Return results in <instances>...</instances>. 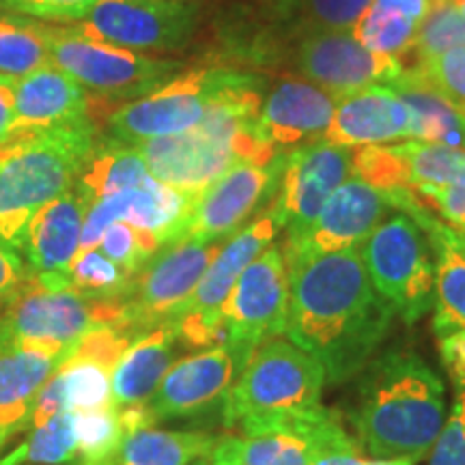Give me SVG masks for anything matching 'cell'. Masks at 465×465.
Returning a JSON list of instances; mask_svg holds the SVG:
<instances>
[{
  "instance_id": "d590c367",
  "label": "cell",
  "mask_w": 465,
  "mask_h": 465,
  "mask_svg": "<svg viewBox=\"0 0 465 465\" xmlns=\"http://www.w3.org/2000/svg\"><path fill=\"white\" fill-rule=\"evenodd\" d=\"M58 373L63 375L67 411H89L113 405V371L106 366L69 356Z\"/></svg>"
},
{
  "instance_id": "f5cc1de1",
  "label": "cell",
  "mask_w": 465,
  "mask_h": 465,
  "mask_svg": "<svg viewBox=\"0 0 465 465\" xmlns=\"http://www.w3.org/2000/svg\"><path fill=\"white\" fill-rule=\"evenodd\" d=\"M457 231H461L463 232V235H465V224H461V226H459V229Z\"/></svg>"
},
{
  "instance_id": "7a4b0ae2",
  "label": "cell",
  "mask_w": 465,
  "mask_h": 465,
  "mask_svg": "<svg viewBox=\"0 0 465 465\" xmlns=\"http://www.w3.org/2000/svg\"><path fill=\"white\" fill-rule=\"evenodd\" d=\"M349 420L360 444L380 459L414 457L433 449L446 420L444 383L420 356L388 351L364 366Z\"/></svg>"
},
{
  "instance_id": "e575fe53",
  "label": "cell",
  "mask_w": 465,
  "mask_h": 465,
  "mask_svg": "<svg viewBox=\"0 0 465 465\" xmlns=\"http://www.w3.org/2000/svg\"><path fill=\"white\" fill-rule=\"evenodd\" d=\"M418 25L401 11L375 0L371 9L360 17L351 35L364 48L380 54H401L414 45Z\"/></svg>"
},
{
  "instance_id": "9a60e30c",
  "label": "cell",
  "mask_w": 465,
  "mask_h": 465,
  "mask_svg": "<svg viewBox=\"0 0 465 465\" xmlns=\"http://www.w3.org/2000/svg\"><path fill=\"white\" fill-rule=\"evenodd\" d=\"M287 153L270 164L237 162L213 179L194 199L183 235L201 242H224L252 216L270 196H276Z\"/></svg>"
},
{
  "instance_id": "816d5d0a",
  "label": "cell",
  "mask_w": 465,
  "mask_h": 465,
  "mask_svg": "<svg viewBox=\"0 0 465 465\" xmlns=\"http://www.w3.org/2000/svg\"><path fill=\"white\" fill-rule=\"evenodd\" d=\"M416 459L414 457H392V459H381V461L375 463H362V465H414Z\"/></svg>"
},
{
  "instance_id": "5b68a950",
  "label": "cell",
  "mask_w": 465,
  "mask_h": 465,
  "mask_svg": "<svg viewBox=\"0 0 465 465\" xmlns=\"http://www.w3.org/2000/svg\"><path fill=\"white\" fill-rule=\"evenodd\" d=\"M328 375L315 358L289 341H272L252 353L223 401L226 427L306 414L322 407Z\"/></svg>"
},
{
  "instance_id": "d4e9b609",
  "label": "cell",
  "mask_w": 465,
  "mask_h": 465,
  "mask_svg": "<svg viewBox=\"0 0 465 465\" xmlns=\"http://www.w3.org/2000/svg\"><path fill=\"white\" fill-rule=\"evenodd\" d=\"M401 212L416 220L433 246L435 261V317L433 330L444 336L465 330V235L440 223L424 209L416 194L403 203Z\"/></svg>"
},
{
  "instance_id": "30bf717a",
  "label": "cell",
  "mask_w": 465,
  "mask_h": 465,
  "mask_svg": "<svg viewBox=\"0 0 465 465\" xmlns=\"http://www.w3.org/2000/svg\"><path fill=\"white\" fill-rule=\"evenodd\" d=\"M224 72L223 67L192 69L173 75L147 95L124 104L108 116L110 138L125 144H138L151 138L194 130L205 119Z\"/></svg>"
},
{
  "instance_id": "db71d44e",
  "label": "cell",
  "mask_w": 465,
  "mask_h": 465,
  "mask_svg": "<svg viewBox=\"0 0 465 465\" xmlns=\"http://www.w3.org/2000/svg\"><path fill=\"white\" fill-rule=\"evenodd\" d=\"M461 14L465 15V3H463V7H461Z\"/></svg>"
},
{
  "instance_id": "ee69618b",
  "label": "cell",
  "mask_w": 465,
  "mask_h": 465,
  "mask_svg": "<svg viewBox=\"0 0 465 465\" xmlns=\"http://www.w3.org/2000/svg\"><path fill=\"white\" fill-rule=\"evenodd\" d=\"M411 192L438 209L452 229L465 224V185H420Z\"/></svg>"
},
{
  "instance_id": "836d02e7",
  "label": "cell",
  "mask_w": 465,
  "mask_h": 465,
  "mask_svg": "<svg viewBox=\"0 0 465 465\" xmlns=\"http://www.w3.org/2000/svg\"><path fill=\"white\" fill-rule=\"evenodd\" d=\"M78 455L75 444L74 422L69 411H61L42 427L31 429V435L22 446L5 457L0 465H22V463H42V465H61L74 461Z\"/></svg>"
},
{
  "instance_id": "bcb514c9",
  "label": "cell",
  "mask_w": 465,
  "mask_h": 465,
  "mask_svg": "<svg viewBox=\"0 0 465 465\" xmlns=\"http://www.w3.org/2000/svg\"><path fill=\"white\" fill-rule=\"evenodd\" d=\"M362 463L364 461L362 457H360L358 441L347 435V438L325 446L311 465H362Z\"/></svg>"
},
{
  "instance_id": "f546056e",
  "label": "cell",
  "mask_w": 465,
  "mask_h": 465,
  "mask_svg": "<svg viewBox=\"0 0 465 465\" xmlns=\"http://www.w3.org/2000/svg\"><path fill=\"white\" fill-rule=\"evenodd\" d=\"M149 179V168L138 149L134 144L108 138L104 143H95L78 182L74 185V192L84 201L86 207H91L104 196L141 188Z\"/></svg>"
},
{
  "instance_id": "9c48e42d",
  "label": "cell",
  "mask_w": 465,
  "mask_h": 465,
  "mask_svg": "<svg viewBox=\"0 0 465 465\" xmlns=\"http://www.w3.org/2000/svg\"><path fill=\"white\" fill-rule=\"evenodd\" d=\"M281 213L274 207L257 216L246 229L231 235L220 248L212 263L203 274L199 287L190 295L182 311L177 312L174 325L179 341L185 347H207L224 339L223 306L229 298L232 284L246 267L276 240L282 229Z\"/></svg>"
},
{
  "instance_id": "4316f807",
  "label": "cell",
  "mask_w": 465,
  "mask_h": 465,
  "mask_svg": "<svg viewBox=\"0 0 465 465\" xmlns=\"http://www.w3.org/2000/svg\"><path fill=\"white\" fill-rule=\"evenodd\" d=\"M86 209L84 201L69 190L31 220L22 248L31 265L28 272L37 276L67 274L69 263L78 254Z\"/></svg>"
},
{
  "instance_id": "d6a6232c",
  "label": "cell",
  "mask_w": 465,
  "mask_h": 465,
  "mask_svg": "<svg viewBox=\"0 0 465 465\" xmlns=\"http://www.w3.org/2000/svg\"><path fill=\"white\" fill-rule=\"evenodd\" d=\"M74 422L75 444L83 457V465H116L119 449L124 444L125 429L119 407L108 405L102 410L69 411Z\"/></svg>"
},
{
  "instance_id": "ac0fdd59",
  "label": "cell",
  "mask_w": 465,
  "mask_h": 465,
  "mask_svg": "<svg viewBox=\"0 0 465 465\" xmlns=\"http://www.w3.org/2000/svg\"><path fill=\"white\" fill-rule=\"evenodd\" d=\"M194 199L196 196L168 188L153 177L141 188L104 196L86 209L78 252L100 246L104 232L114 223H127L136 229L151 231L164 246L177 237H183L185 220Z\"/></svg>"
},
{
  "instance_id": "277c9868",
  "label": "cell",
  "mask_w": 465,
  "mask_h": 465,
  "mask_svg": "<svg viewBox=\"0 0 465 465\" xmlns=\"http://www.w3.org/2000/svg\"><path fill=\"white\" fill-rule=\"evenodd\" d=\"M97 325H125L124 302L91 300L65 276H26L0 298V341L72 353Z\"/></svg>"
},
{
  "instance_id": "484cf974",
  "label": "cell",
  "mask_w": 465,
  "mask_h": 465,
  "mask_svg": "<svg viewBox=\"0 0 465 465\" xmlns=\"http://www.w3.org/2000/svg\"><path fill=\"white\" fill-rule=\"evenodd\" d=\"M89 106L84 86L48 63L26 78L15 80V119L11 136L17 132L80 124L89 119Z\"/></svg>"
},
{
  "instance_id": "4fadbf2b",
  "label": "cell",
  "mask_w": 465,
  "mask_h": 465,
  "mask_svg": "<svg viewBox=\"0 0 465 465\" xmlns=\"http://www.w3.org/2000/svg\"><path fill=\"white\" fill-rule=\"evenodd\" d=\"M392 209L391 190L349 177L330 196L315 223L298 237L284 240V248H281L284 265L289 270L300 261L358 246Z\"/></svg>"
},
{
  "instance_id": "c3c4849f",
  "label": "cell",
  "mask_w": 465,
  "mask_h": 465,
  "mask_svg": "<svg viewBox=\"0 0 465 465\" xmlns=\"http://www.w3.org/2000/svg\"><path fill=\"white\" fill-rule=\"evenodd\" d=\"M15 119V80L0 75V144L7 143Z\"/></svg>"
},
{
  "instance_id": "74e56055",
  "label": "cell",
  "mask_w": 465,
  "mask_h": 465,
  "mask_svg": "<svg viewBox=\"0 0 465 465\" xmlns=\"http://www.w3.org/2000/svg\"><path fill=\"white\" fill-rule=\"evenodd\" d=\"M65 276L78 293L91 300H124L132 281L119 265L104 257L100 248L75 254Z\"/></svg>"
},
{
  "instance_id": "f907efd6",
  "label": "cell",
  "mask_w": 465,
  "mask_h": 465,
  "mask_svg": "<svg viewBox=\"0 0 465 465\" xmlns=\"http://www.w3.org/2000/svg\"><path fill=\"white\" fill-rule=\"evenodd\" d=\"M213 465H237L235 459L231 457V452L224 449L223 441H218L216 449H213Z\"/></svg>"
},
{
  "instance_id": "7bdbcfd3",
  "label": "cell",
  "mask_w": 465,
  "mask_h": 465,
  "mask_svg": "<svg viewBox=\"0 0 465 465\" xmlns=\"http://www.w3.org/2000/svg\"><path fill=\"white\" fill-rule=\"evenodd\" d=\"M433 446L431 465H465V391H459Z\"/></svg>"
},
{
  "instance_id": "3957f363",
  "label": "cell",
  "mask_w": 465,
  "mask_h": 465,
  "mask_svg": "<svg viewBox=\"0 0 465 465\" xmlns=\"http://www.w3.org/2000/svg\"><path fill=\"white\" fill-rule=\"evenodd\" d=\"M91 119L50 130L17 132L0 144V242L25 248L31 220L74 190L95 147Z\"/></svg>"
},
{
  "instance_id": "44dd1931",
  "label": "cell",
  "mask_w": 465,
  "mask_h": 465,
  "mask_svg": "<svg viewBox=\"0 0 465 465\" xmlns=\"http://www.w3.org/2000/svg\"><path fill=\"white\" fill-rule=\"evenodd\" d=\"M334 108L332 93L300 80H282L261 104L254 136L272 155L300 143H319L325 138Z\"/></svg>"
},
{
  "instance_id": "83f0119b",
  "label": "cell",
  "mask_w": 465,
  "mask_h": 465,
  "mask_svg": "<svg viewBox=\"0 0 465 465\" xmlns=\"http://www.w3.org/2000/svg\"><path fill=\"white\" fill-rule=\"evenodd\" d=\"M179 342L177 330L171 323L138 336L113 371V405L149 403L174 362Z\"/></svg>"
},
{
  "instance_id": "52a82bcc",
  "label": "cell",
  "mask_w": 465,
  "mask_h": 465,
  "mask_svg": "<svg viewBox=\"0 0 465 465\" xmlns=\"http://www.w3.org/2000/svg\"><path fill=\"white\" fill-rule=\"evenodd\" d=\"M224 242L177 237L132 276L124 295L125 325L138 336L173 323Z\"/></svg>"
},
{
  "instance_id": "b9f144b4",
  "label": "cell",
  "mask_w": 465,
  "mask_h": 465,
  "mask_svg": "<svg viewBox=\"0 0 465 465\" xmlns=\"http://www.w3.org/2000/svg\"><path fill=\"white\" fill-rule=\"evenodd\" d=\"M100 0H0V9L33 20L80 22Z\"/></svg>"
},
{
  "instance_id": "cb8c5ba5",
  "label": "cell",
  "mask_w": 465,
  "mask_h": 465,
  "mask_svg": "<svg viewBox=\"0 0 465 465\" xmlns=\"http://www.w3.org/2000/svg\"><path fill=\"white\" fill-rule=\"evenodd\" d=\"M67 358V351L0 341V450L26 431L37 394Z\"/></svg>"
},
{
  "instance_id": "f35d334b",
  "label": "cell",
  "mask_w": 465,
  "mask_h": 465,
  "mask_svg": "<svg viewBox=\"0 0 465 465\" xmlns=\"http://www.w3.org/2000/svg\"><path fill=\"white\" fill-rule=\"evenodd\" d=\"M452 48H465V15L449 0H431V9L418 26L414 45L407 52H414L418 65L422 58Z\"/></svg>"
},
{
  "instance_id": "8fae6325",
  "label": "cell",
  "mask_w": 465,
  "mask_h": 465,
  "mask_svg": "<svg viewBox=\"0 0 465 465\" xmlns=\"http://www.w3.org/2000/svg\"><path fill=\"white\" fill-rule=\"evenodd\" d=\"M257 347L224 341L173 364L149 399L153 420H174L205 414L223 403L231 386L240 380Z\"/></svg>"
},
{
  "instance_id": "8992f818",
  "label": "cell",
  "mask_w": 465,
  "mask_h": 465,
  "mask_svg": "<svg viewBox=\"0 0 465 465\" xmlns=\"http://www.w3.org/2000/svg\"><path fill=\"white\" fill-rule=\"evenodd\" d=\"M377 293L405 322L427 315L435 302V261L427 232L407 213L380 223L360 250Z\"/></svg>"
},
{
  "instance_id": "7c38bea8",
  "label": "cell",
  "mask_w": 465,
  "mask_h": 465,
  "mask_svg": "<svg viewBox=\"0 0 465 465\" xmlns=\"http://www.w3.org/2000/svg\"><path fill=\"white\" fill-rule=\"evenodd\" d=\"M194 20L196 7L183 0H100L74 28L134 52H160L188 42Z\"/></svg>"
},
{
  "instance_id": "2e32d148",
  "label": "cell",
  "mask_w": 465,
  "mask_h": 465,
  "mask_svg": "<svg viewBox=\"0 0 465 465\" xmlns=\"http://www.w3.org/2000/svg\"><path fill=\"white\" fill-rule=\"evenodd\" d=\"M351 149L325 141L289 151L276 203H272L287 226V240L298 237L315 223L336 188L351 177Z\"/></svg>"
},
{
  "instance_id": "60d3db41",
  "label": "cell",
  "mask_w": 465,
  "mask_h": 465,
  "mask_svg": "<svg viewBox=\"0 0 465 465\" xmlns=\"http://www.w3.org/2000/svg\"><path fill=\"white\" fill-rule=\"evenodd\" d=\"M435 93L465 116V48L422 58L414 67Z\"/></svg>"
},
{
  "instance_id": "f1b7e54d",
  "label": "cell",
  "mask_w": 465,
  "mask_h": 465,
  "mask_svg": "<svg viewBox=\"0 0 465 465\" xmlns=\"http://www.w3.org/2000/svg\"><path fill=\"white\" fill-rule=\"evenodd\" d=\"M388 86L411 113V138L465 149V116L450 106L414 67H405Z\"/></svg>"
},
{
  "instance_id": "4dcf8cb0",
  "label": "cell",
  "mask_w": 465,
  "mask_h": 465,
  "mask_svg": "<svg viewBox=\"0 0 465 465\" xmlns=\"http://www.w3.org/2000/svg\"><path fill=\"white\" fill-rule=\"evenodd\" d=\"M218 440L207 433L136 429L127 433L116 465H194L213 455Z\"/></svg>"
},
{
  "instance_id": "8d00e7d4",
  "label": "cell",
  "mask_w": 465,
  "mask_h": 465,
  "mask_svg": "<svg viewBox=\"0 0 465 465\" xmlns=\"http://www.w3.org/2000/svg\"><path fill=\"white\" fill-rule=\"evenodd\" d=\"M375 0H281L284 15L311 35L353 31Z\"/></svg>"
},
{
  "instance_id": "ffe728a7",
  "label": "cell",
  "mask_w": 465,
  "mask_h": 465,
  "mask_svg": "<svg viewBox=\"0 0 465 465\" xmlns=\"http://www.w3.org/2000/svg\"><path fill=\"white\" fill-rule=\"evenodd\" d=\"M351 174L380 190L465 185V151L440 143L362 147L351 155Z\"/></svg>"
},
{
  "instance_id": "ab89813d",
  "label": "cell",
  "mask_w": 465,
  "mask_h": 465,
  "mask_svg": "<svg viewBox=\"0 0 465 465\" xmlns=\"http://www.w3.org/2000/svg\"><path fill=\"white\" fill-rule=\"evenodd\" d=\"M100 252L119 265L127 276L136 274L162 248V242L151 231L136 229L127 223L110 224L100 242Z\"/></svg>"
},
{
  "instance_id": "ba28073f",
  "label": "cell",
  "mask_w": 465,
  "mask_h": 465,
  "mask_svg": "<svg viewBox=\"0 0 465 465\" xmlns=\"http://www.w3.org/2000/svg\"><path fill=\"white\" fill-rule=\"evenodd\" d=\"M50 63L84 89L114 95L149 93L179 72V63L151 58L138 52L86 37L74 26H48Z\"/></svg>"
},
{
  "instance_id": "7dc6e473",
  "label": "cell",
  "mask_w": 465,
  "mask_h": 465,
  "mask_svg": "<svg viewBox=\"0 0 465 465\" xmlns=\"http://www.w3.org/2000/svg\"><path fill=\"white\" fill-rule=\"evenodd\" d=\"M26 267L14 248L0 242V298L26 276Z\"/></svg>"
},
{
  "instance_id": "603a6c76",
  "label": "cell",
  "mask_w": 465,
  "mask_h": 465,
  "mask_svg": "<svg viewBox=\"0 0 465 465\" xmlns=\"http://www.w3.org/2000/svg\"><path fill=\"white\" fill-rule=\"evenodd\" d=\"M399 138H411L410 108L388 84H373L336 97L334 116L323 141L353 149Z\"/></svg>"
},
{
  "instance_id": "7402d4cb",
  "label": "cell",
  "mask_w": 465,
  "mask_h": 465,
  "mask_svg": "<svg viewBox=\"0 0 465 465\" xmlns=\"http://www.w3.org/2000/svg\"><path fill=\"white\" fill-rule=\"evenodd\" d=\"M134 147L143 155L151 177L190 196H199L226 168L242 162L229 143L209 136L199 127L174 136L151 138Z\"/></svg>"
},
{
  "instance_id": "6da1fadb",
  "label": "cell",
  "mask_w": 465,
  "mask_h": 465,
  "mask_svg": "<svg viewBox=\"0 0 465 465\" xmlns=\"http://www.w3.org/2000/svg\"><path fill=\"white\" fill-rule=\"evenodd\" d=\"M289 319L284 334L341 383L362 373L386 339L392 304L377 293L358 246L300 261L287 270Z\"/></svg>"
},
{
  "instance_id": "681fc988",
  "label": "cell",
  "mask_w": 465,
  "mask_h": 465,
  "mask_svg": "<svg viewBox=\"0 0 465 465\" xmlns=\"http://www.w3.org/2000/svg\"><path fill=\"white\" fill-rule=\"evenodd\" d=\"M380 3L401 11V14H405L410 20H414L418 26H420L424 15H427L429 9H431V0H380Z\"/></svg>"
},
{
  "instance_id": "5bb4252c",
  "label": "cell",
  "mask_w": 465,
  "mask_h": 465,
  "mask_svg": "<svg viewBox=\"0 0 465 465\" xmlns=\"http://www.w3.org/2000/svg\"><path fill=\"white\" fill-rule=\"evenodd\" d=\"M289 276L282 250L267 246L242 272L223 306L224 341L259 342L282 334L289 319Z\"/></svg>"
},
{
  "instance_id": "e0dca14e",
  "label": "cell",
  "mask_w": 465,
  "mask_h": 465,
  "mask_svg": "<svg viewBox=\"0 0 465 465\" xmlns=\"http://www.w3.org/2000/svg\"><path fill=\"white\" fill-rule=\"evenodd\" d=\"M347 438L339 416L317 407L306 414L242 427L240 438L223 440L237 465H311L325 446Z\"/></svg>"
},
{
  "instance_id": "f6af8a7d",
  "label": "cell",
  "mask_w": 465,
  "mask_h": 465,
  "mask_svg": "<svg viewBox=\"0 0 465 465\" xmlns=\"http://www.w3.org/2000/svg\"><path fill=\"white\" fill-rule=\"evenodd\" d=\"M440 339V356L457 391H465V330H455Z\"/></svg>"
},
{
  "instance_id": "11a10c76",
  "label": "cell",
  "mask_w": 465,
  "mask_h": 465,
  "mask_svg": "<svg viewBox=\"0 0 465 465\" xmlns=\"http://www.w3.org/2000/svg\"><path fill=\"white\" fill-rule=\"evenodd\" d=\"M199 465H207V463L205 461H199Z\"/></svg>"
},
{
  "instance_id": "1f68e13d",
  "label": "cell",
  "mask_w": 465,
  "mask_h": 465,
  "mask_svg": "<svg viewBox=\"0 0 465 465\" xmlns=\"http://www.w3.org/2000/svg\"><path fill=\"white\" fill-rule=\"evenodd\" d=\"M50 63L45 25L22 15H0V75L22 80Z\"/></svg>"
},
{
  "instance_id": "d6986e66",
  "label": "cell",
  "mask_w": 465,
  "mask_h": 465,
  "mask_svg": "<svg viewBox=\"0 0 465 465\" xmlns=\"http://www.w3.org/2000/svg\"><path fill=\"white\" fill-rule=\"evenodd\" d=\"M298 69L319 89L334 97L388 84L403 72V63L392 54L364 48L349 31H323L308 35L298 50Z\"/></svg>"
}]
</instances>
